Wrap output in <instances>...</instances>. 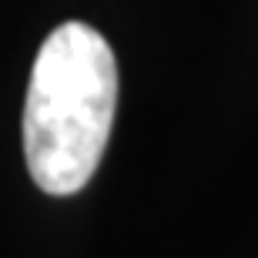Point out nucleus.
<instances>
[{
    "label": "nucleus",
    "instance_id": "nucleus-1",
    "mask_svg": "<svg viewBox=\"0 0 258 258\" xmlns=\"http://www.w3.org/2000/svg\"><path fill=\"white\" fill-rule=\"evenodd\" d=\"M117 107L114 50L91 24L67 20L40 44L24 101V161L40 191L77 195L104 158Z\"/></svg>",
    "mask_w": 258,
    "mask_h": 258
}]
</instances>
